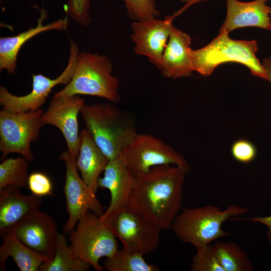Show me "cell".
I'll return each instance as SVG.
<instances>
[{"label":"cell","mask_w":271,"mask_h":271,"mask_svg":"<svg viewBox=\"0 0 271 271\" xmlns=\"http://www.w3.org/2000/svg\"><path fill=\"white\" fill-rule=\"evenodd\" d=\"M186 174L178 166L164 165L136 176L126 207L161 230L171 229L181 210Z\"/></svg>","instance_id":"1"},{"label":"cell","mask_w":271,"mask_h":271,"mask_svg":"<svg viewBox=\"0 0 271 271\" xmlns=\"http://www.w3.org/2000/svg\"><path fill=\"white\" fill-rule=\"evenodd\" d=\"M80 113L86 129L109 160L121 156L138 134L133 118L113 104H84Z\"/></svg>","instance_id":"2"},{"label":"cell","mask_w":271,"mask_h":271,"mask_svg":"<svg viewBox=\"0 0 271 271\" xmlns=\"http://www.w3.org/2000/svg\"><path fill=\"white\" fill-rule=\"evenodd\" d=\"M247 211L246 207L232 204L225 210L207 205L198 208H184L177 215L171 229L182 242L190 243L196 249L229 234L222 228L227 220Z\"/></svg>","instance_id":"3"},{"label":"cell","mask_w":271,"mask_h":271,"mask_svg":"<svg viewBox=\"0 0 271 271\" xmlns=\"http://www.w3.org/2000/svg\"><path fill=\"white\" fill-rule=\"evenodd\" d=\"M257 50L255 40H234L224 31L206 46L191 50L190 56L194 71L204 76L210 75L219 65L235 62L245 65L253 76L266 80L265 69L256 56Z\"/></svg>","instance_id":"4"},{"label":"cell","mask_w":271,"mask_h":271,"mask_svg":"<svg viewBox=\"0 0 271 271\" xmlns=\"http://www.w3.org/2000/svg\"><path fill=\"white\" fill-rule=\"evenodd\" d=\"M112 70V64L107 56L79 53L70 81L53 96L88 95L116 103L120 100L119 82Z\"/></svg>","instance_id":"5"},{"label":"cell","mask_w":271,"mask_h":271,"mask_svg":"<svg viewBox=\"0 0 271 271\" xmlns=\"http://www.w3.org/2000/svg\"><path fill=\"white\" fill-rule=\"evenodd\" d=\"M117 238L98 215L88 211L70 233V249L73 255L89 263L97 271L103 267L99 263L118 250Z\"/></svg>","instance_id":"6"},{"label":"cell","mask_w":271,"mask_h":271,"mask_svg":"<svg viewBox=\"0 0 271 271\" xmlns=\"http://www.w3.org/2000/svg\"><path fill=\"white\" fill-rule=\"evenodd\" d=\"M42 108L27 112L13 113L0 111V152L1 160L10 154L21 155L29 162L34 159L31 148L38 141L44 125Z\"/></svg>","instance_id":"7"},{"label":"cell","mask_w":271,"mask_h":271,"mask_svg":"<svg viewBox=\"0 0 271 271\" xmlns=\"http://www.w3.org/2000/svg\"><path fill=\"white\" fill-rule=\"evenodd\" d=\"M100 218L129 252L144 255L155 250L160 242L161 230L127 207Z\"/></svg>","instance_id":"8"},{"label":"cell","mask_w":271,"mask_h":271,"mask_svg":"<svg viewBox=\"0 0 271 271\" xmlns=\"http://www.w3.org/2000/svg\"><path fill=\"white\" fill-rule=\"evenodd\" d=\"M127 167L135 176L153 167L172 165L187 173L189 165L184 157L170 145L149 134H138L121 155Z\"/></svg>","instance_id":"9"},{"label":"cell","mask_w":271,"mask_h":271,"mask_svg":"<svg viewBox=\"0 0 271 271\" xmlns=\"http://www.w3.org/2000/svg\"><path fill=\"white\" fill-rule=\"evenodd\" d=\"M70 54L68 64L57 77L51 79L42 74H32V89L25 95L17 96L12 94L5 86H0V103L4 109L17 113L37 110L46 102L52 89L56 85H66L70 81L76 64L79 47L69 39Z\"/></svg>","instance_id":"10"},{"label":"cell","mask_w":271,"mask_h":271,"mask_svg":"<svg viewBox=\"0 0 271 271\" xmlns=\"http://www.w3.org/2000/svg\"><path fill=\"white\" fill-rule=\"evenodd\" d=\"M60 160L64 163L66 167L64 193L68 219L63 231V234L68 235L88 211L99 216L104 212L95 194L79 176L76 160L68 150L62 153Z\"/></svg>","instance_id":"11"},{"label":"cell","mask_w":271,"mask_h":271,"mask_svg":"<svg viewBox=\"0 0 271 271\" xmlns=\"http://www.w3.org/2000/svg\"><path fill=\"white\" fill-rule=\"evenodd\" d=\"M84 104V100L79 95L53 96L41 118L44 125H53L60 130L68 150L75 160L80 144L77 117Z\"/></svg>","instance_id":"12"},{"label":"cell","mask_w":271,"mask_h":271,"mask_svg":"<svg viewBox=\"0 0 271 271\" xmlns=\"http://www.w3.org/2000/svg\"><path fill=\"white\" fill-rule=\"evenodd\" d=\"M172 18H156L136 21L131 25V38L137 55L145 56L158 69L174 26Z\"/></svg>","instance_id":"13"},{"label":"cell","mask_w":271,"mask_h":271,"mask_svg":"<svg viewBox=\"0 0 271 271\" xmlns=\"http://www.w3.org/2000/svg\"><path fill=\"white\" fill-rule=\"evenodd\" d=\"M10 231L26 245L50 260L54 256L59 232L52 217L38 210L24 219Z\"/></svg>","instance_id":"14"},{"label":"cell","mask_w":271,"mask_h":271,"mask_svg":"<svg viewBox=\"0 0 271 271\" xmlns=\"http://www.w3.org/2000/svg\"><path fill=\"white\" fill-rule=\"evenodd\" d=\"M103 172V177L98 179V188L109 191L110 201L107 210L100 217L126 207L136 182V176L129 170L121 156L109 160Z\"/></svg>","instance_id":"15"},{"label":"cell","mask_w":271,"mask_h":271,"mask_svg":"<svg viewBox=\"0 0 271 271\" xmlns=\"http://www.w3.org/2000/svg\"><path fill=\"white\" fill-rule=\"evenodd\" d=\"M269 0H254L242 2L226 0L227 13L219 32H230L236 29L255 27L270 30L271 7Z\"/></svg>","instance_id":"16"},{"label":"cell","mask_w":271,"mask_h":271,"mask_svg":"<svg viewBox=\"0 0 271 271\" xmlns=\"http://www.w3.org/2000/svg\"><path fill=\"white\" fill-rule=\"evenodd\" d=\"M191 38L173 27L164 51L159 70L168 78L188 77L194 71L190 53Z\"/></svg>","instance_id":"17"},{"label":"cell","mask_w":271,"mask_h":271,"mask_svg":"<svg viewBox=\"0 0 271 271\" xmlns=\"http://www.w3.org/2000/svg\"><path fill=\"white\" fill-rule=\"evenodd\" d=\"M40 17L35 27L19 33L14 36L0 38V70H6L10 74H15L17 66V60L20 50L29 40L37 35L50 30H65L69 26L68 15L66 13L63 19L44 25L47 18L46 11L42 8Z\"/></svg>","instance_id":"18"},{"label":"cell","mask_w":271,"mask_h":271,"mask_svg":"<svg viewBox=\"0 0 271 271\" xmlns=\"http://www.w3.org/2000/svg\"><path fill=\"white\" fill-rule=\"evenodd\" d=\"M42 196L23 195L19 188L8 187L0 190V234L10 231L26 217L39 210Z\"/></svg>","instance_id":"19"},{"label":"cell","mask_w":271,"mask_h":271,"mask_svg":"<svg viewBox=\"0 0 271 271\" xmlns=\"http://www.w3.org/2000/svg\"><path fill=\"white\" fill-rule=\"evenodd\" d=\"M80 134V144L76 165L83 181L96 194L99 176L109 160L87 129H83Z\"/></svg>","instance_id":"20"},{"label":"cell","mask_w":271,"mask_h":271,"mask_svg":"<svg viewBox=\"0 0 271 271\" xmlns=\"http://www.w3.org/2000/svg\"><path fill=\"white\" fill-rule=\"evenodd\" d=\"M3 243L0 247V270H6V261L11 257L21 271H39L47 260L43 254L24 244L11 231L0 234Z\"/></svg>","instance_id":"21"},{"label":"cell","mask_w":271,"mask_h":271,"mask_svg":"<svg viewBox=\"0 0 271 271\" xmlns=\"http://www.w3.org/2000/svg\"><path fill=\"white\" fill-rule=\"evenodd\" d=\"M214 253L224 271H252L253 264L247 253L236 242L217 241Z\"/></svg>","instance_id":"22"},{"label":"cell","mask_w":271,"mask_h":271,"mask_svg":"<svg viewBox=\"0 0 271 271\" xmlns=\"http://www.w3.org/2000/svg\"><path fill=\"white\" fill-rule=\"evenodd\" d=\"M65 235L59 233L53 257L43 263L39 271H87L89 269V263L73 255Z\"/></svg>","instance_id":"23"},{"label":"cell","mask_w":271,"mask_h":271,"mask_svg":"<svg viewBox=\"0 0 271 271\" xmlns=\"http://www.w3.org/2000/svg\"><path fill=\"white\" fill-rule=\"evenodd\" d=\"M28 162L23 157L3 160L0 164V190L8 187L28 188L30 175Z\"/></svg>","instance_id":"24"},{"label":"cell","mask_w":271,"mask_h":271,"mask_svg":"<svg viewBox=\"0 0 271 271\" xmlns=\"http://www.w3.org/2000/svg\"><path fill=\"white\" fill-rule=\"evenodd\" d=\"M143 256L122 248L112 256L106 257L103 267L109 271L159 270L157 265L148 263Z\"/></svg>","instance_id":"25"},{"label":"cell","mask_w":271,"mask_h":271,"mask_svg":"<svg viewBox=\"0 0 271 271\" xmlns=\"http://www.w3.org/2000/svg\"><path fill=\"white\" fill-rule=\"evenodd\" d=\"M193 256L190 270L191 271H224L220 265L213 249L208 244L196 249Z\"/></svg>","instance_id":"26"},{"label":"cell","mask_w":271,"mask_h":271,"mask_svg":"<svg viewBox=\"0 0 271 271\" xmlns=\"http://www.w3.org/2000/svg\"><path fill=\"white\" fill-rule=\"evenodd\" d=\"M130 19L141 21L160 15L154 0H123Z\"/></svg>","instance_id":"27"},{"label":"cell","mask_w":271,"mask_h":271,"mask_svg":"<svg viewBox=\"0 0 271 271\" xmlns=\"http://www.w3.org/2000/svg\"><path fill=\"white\" fill-rule=\"evenodd\" d=\"M90 1L68 0L65 11L72 20L83 26H87L91 22L89 12Z\"/></svg>","instance_id":"28"},{"label":"cell","mask_w":271,"mask_h":271,"mask_svg":"<svg viewBox=\"0 0 271 271\" xmlns=\"http://www.w3.org/2000/svg\"><path fill=\"white\" fill-rule=\"evenodd\" d=\"M231 153L233 158L241 163L251 162L256 157L257 150L254 145L246 139H239L231 146Z\"/></svg>","instance_id":"29"},{"label":"cell","mask_w":271,"mask_h":271,"mask_svg":"<svg viewBox=\"0 0 271 271\" xmlns=\"http://www.w3.org/2000/svg\"><path fill=\"white\" fill-rule=\"evenodd\" d=\"M32 194L42 196L52 194V184L49 178L43 173L37 172L30 174L28 186Z\"/></svg>","instance_id":"30"},{"label":"cell","mask_w":271,"mask_h":271,"mask_svg":"<svg viewBox=\"0 0 271 271\" xmlns=\"http://www.w3.org/2000/svg\"><path fill=\"white\" fill-rule=\"evenodd\" d=\"M252 222H258L267 227L266 237L268 242L271 243V215L268 216H253L248 219Z\"/></svg>","instance_id":"31"},{"label":"cell","mask_w":271,"mask_h":271,"mask_svg":"<svg viewBox=\"0 0 271 271\" xmlns=\"http://www.w3.org/2000/svg\"><path fill=\"white\" fill-rule=\"evenodd\" d=\"M262 64L265 71L266 80L271 84V55L263 59Z\"/></svg>","instance_id":"32"},{"label":"cell","mask_w":271,"mask_h":271,"mask_svg":"<svg viewBox=\"0 0 271 271\" xmlns=\"http://www.w3.org/2000/svg\"><path fill=\"white\" fill-rule=\"evenodd\" d=\"M206 1V0H190V2L186 5V6L185 7V8L190 6H191L192 5L194 4H195V3H198V2H202V1Z\"/></svg>","instance_id":"33"},{"label":"cell","mask_w":271,"mask_h":271,"mask_svg":"<svg viewBox=\"0 0 271 271\" xmlns=\"http://www.w3.org/2000/svg\"><path fill=\"white\" fill-rule=\"evenodd\" d=\"M179 1L183 3H186V5L188 4L190 1V0H179Z\"/></svg>","instance_id":"34"},{"label":"cell","mask_w":271,"mask_h":271,"mask_svg":"<svg viewBox=\"0 0 271 271\" xmlns=\"http://www.w3.org/2000/svg\"><path fill=\"white\" fill-rule=\"evenodd\" d=\"M271 31V20H270V30Z\"/></svg>","instance_id":"35"}]
</instances>
